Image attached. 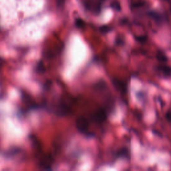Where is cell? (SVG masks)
<instances>
[{
	"label": "cell",
	"instance_id": "2",
	"mask_svg": "<svg viewBox=\"0 0 171 171\" xmlns=\"http://www.w3.org/2000/svg\"><path fill=\"white\" fill-rule=\"evenodd\" d=\"M92 119L97 123H102L107 119L106 111L104 109H100L94 112Z\"/></svg>",
	"mask_w": 171,
	"mask_h": 171
},
{
	"label": "cell",
	"instance_id": "3",
	"mask_svg": "<svg viewBox=\"0 0 171 171\" xmlns=\"http://www.w3.org/2000/svg\"><path fill=\"white\" fill-rule=\"evenodd\" d=\"M112 84L114 86V87L119 90L120 92L122 93H126L127 91V86L124 82L122 80L114 79L112 80Z\"/></svg>",
	"mask_w": 171,
	"mask_h": 171
},
{
	"label": "cell",
	"instance_id": "9",
	"mask_svg": "<svg viewBox=\"0 0 171 171\" xmlns=\"http://www.w3.org/2000/svg\"><path fill=\"white\" fill-rule=\"evenodd\" d=\"M100 30L102 31V32H106V31L109 30V28L106 26H103L100 28Z\"/></svg>",
	"mask_w": 171,
	"mask_h": 171
},
{
	"label": "cell",
	"instance_id": "10",
	"mask_svg": "<svg viewBox=\"0 0 171 171\" xmlns=\"http://www.w3.org/2000/svg\"><path fill=\"white\" fill-rule=\"evenodd\" d=\"M78 27H82V26H83V21H82V20H79L78 21Z\"/></svg>",
	"mask_w": 171,
	"mask_h": 171
},
{
	"label": "cell",
	"instance_id": "8",
	"mask_svg": "<svg viewBox=\"0 0 171 171\" xmlns=\"http://www.w3.org/2000/svg\"><path fill=\"white\" fill-rule=\"evenodd\" d=\"M166 118L169 122H171V112H168L167 114L166 115Z\"/></svg>",
	"mask_w": 171,
	"mask_h": 171
},
{
	"label": "cell",
	"instance_id": "1",
	"mask_svg": "<svg viewBox=\"0 0 171 171\" xmlns=\"http://www.w3.org/2000/svg\"><path fill=\"white\" fill-rule=\"evenodd\" d=\"M76 128L80 132L87 137H93L94 134L89 130V122L88 120L83 116H80L76 120Z\"/></svg>",
	"mask_w": 171,
	"mask_h": 171
},
{
	"label": "cell",
	"instance_id": "6",
	"mask_svg": "<svg viewBox=\"0 0 171 171\" xmlns=\"http://www.w3.org/2000/svg\"><path fill=\"white\" fill-rule=\"evenodd\" d=\"M116 156L118 157H120V158H122V157H127L129 156V151L127 148H121V149H120L116 152Z\"/></svg>",
	"mask_w": 171,
	"mask_h": 171
},
{
	"label": "cell",
	"instance_id": "7",
	"mask_svg": "<svg viewBox=\"0 0 171 171\" xmlns=\"http://www.w3.org/2000/svg\"><path fill=\"white\" fill-rule=\"evenodd\" d=\"M137 39V41L139 42H141V43H144V42H145L146 41V39H147V38L146 36H138L136 37V38Z\"/></svg>",
	"mask_w": 171,
	"mask_h": 171
},
{
	"label": "cell",
	"instance_id": "5",
	"mask_svg": "<svg viewBox=\"0 0 171 171\" xmlns=\"http://www.w3.org/2000/svg\"><path fill=\"white\" fill-rule=\"evenodd\" d=\"M156 59L162 64H165L168 62V58L163 51H159L156 53Z\"/></svg>",
	"mask_w": 171,
	"mask_h": 171
},
{
	"label": "cell",
	"instance_id": "4",
	"mask_svg": "<svg viewBox=\"0 0 171 171\" xmlns=\"http://www.w3.org/2000/svg\"><path fill=\"white\" fill-rule=\"evenodd\" d=\"M156 69L158 71L160 72L164 77L169 78L171 76V66L169 65H166L164 64L159 65L156 67Z\"/></svg>",
	"mask_w": 171,
	"mask_h": 171
},
{
	"label": "cell",
	"instance_id": "11",
	"mask_svg": "<svg viewBox=\"0 0 171 171\" xmlns=\"http://www.w3.org/2000/svg\"><path fill=\"white\" fill-rule=\"evenodd\" d=\"M170 7H171V6H170Z\"/></svg>",
	"mask_w": 171,
	"mask_h": 171
}]
</instances>
